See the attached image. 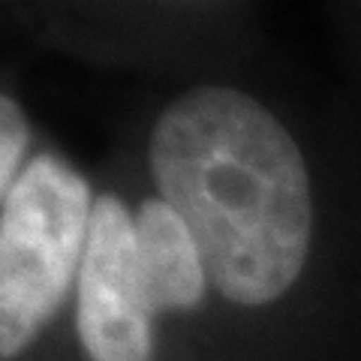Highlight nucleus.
I'll return each mask as SVG.
<instances>
[{
  "instance_id": "5",
  "label": "nucleus",
  "mask_w": 361,
  "mask_h": 361,
  "mask_svg": "<svg viewBox=\"0 0 361 361\" xmlns=\"http://www.w3.org/2000/svg\"><path fill=\"white\" fill-rule=\"evenodd\" d=\"M30 142V127L21 106L16 103L9 94L0 97V190L4 196L13 190V184L18 180V166L21 157L27 151Z\"/></svg>"
},
{
  "instance_id": "3",
  "label": "nucleus",
  "mask_w": 361,
  "mask_h": 361,
  "mask_svg": "<svg viewBox=\"0 0 361 361\" xmlns=\"http://www.w3.org/2000/svg\"><path fill=\"white\" fill-rule=\"evenodd\" d=\"M75 322L90 361H151V313L135 277V220L118 196L94 202Z\"/></svg>"
},
{
  "instance_id": "2",
  "label": "nucleus",
  "mask_w": 361,
  "mask_h": 361,
  "mask_svg": "<svg viewBox=\"0 0 361 361\" xmlns=\"http://www.w3.org/2000/svg\"><path fill=\"white\" fill-rule=\"evenodd\" d=\"M87 180L54 154H39L0 211V355H21L63 304L90 232Z\"/></svg>"
},
{
  "instance_id": "1",
  "label": "nucleus",
  "mask_w": 361,
  "mask_h": 361,
  "mask_svg": "<svg viewBox=\"0 0 361 361\" xmlns=\"http://www.w3.org/2000/svg\"><path fill=\"white\" fill-rule=\"evenodd\" d=\"M148 160L223 298L259 307L286 295L310 250L313 202L283 123L241 90L202 85L160 115Z\"/></svg>"
},
{
  "instance_id": "4",
  "label": "nucleus",
  "mask_w": 361,
  "mask_h": 361,
  "mask_svg": "<svg viewBox=\"0 0 361 361\" xmlns=\"http://www.w3.org/2000/svg\"><path fill=\"white\" fill-rule=\"evenodd\" d=\"M135 277L151 316L193 310L205 298L208 271L199 244L163 199L142 202L135 214Z\"/></svg>"
}]
</instances>
